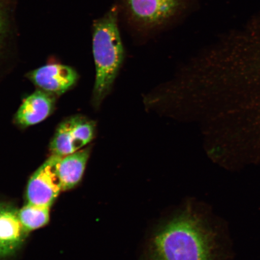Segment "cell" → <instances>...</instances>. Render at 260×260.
Returning a JSON list of instances; mask_svg holds the SVG:
<instances>
[{"label": "cell", "mask_w": 260, "mask_h": 260, "mask_svg": "<svg viewBox=\"0 0 260 260\" xmlns=\"http://www.w3.org/2000/svg\"><path fill=\"white\" fill-rule=\"evenodd\" d=\"M216 246L206 217L187 204L155 228L141 260H216Z\"/></svg>", "instance_id": "6da1fadb"}, {"label": "cell", "mask_w": 260, "mask_h": 260, "mask_svg": "<svg viewBox=\"0 0 260 260\" xmlns=\"http://www.w3.org/2000/svg\"><path fill=\"white\" fill-rule=\"evenodd\" d=\"M120 12L115 4L92 24V50L96 77L92 102L98 108L112 89L125 58L119 28Z\"/></svg>", "instance_id": "7a4b0ae2"}, {"label": "cell", "mask_w": 260, "mask_h": 260, "mask_svg": "<svg viewBox=\"0 0 260 260\" xmlns=\"http://www.w3.org/2000/svg\"><path fill=\"white\" fill-rule=\"evenodd\" d=\"M194 0H116L130 31L146 38L170 27L187 15Z\"/></svg>", "instance_id": "3957f363"}, {"label": "cell", "mask_w": 260, "mask_h": 260, "mask_svg": "<svg viewBox=\"0 0 260 260\" xmlns=\"http://www.w3.org/2000/svg\"><path fill=\"white\" fill-rule=\"evenodd\" d=\"M96 123L82 116H75L61 122L50 143L52 155L64 157L82 149L95 138Z\"/></svg>", "instance_id": "277c9868"}, {"label": "cell", "mask_w": 260, "mask_h": 260, "mask_svg": "<svg viewBox=\"0 0 260 260\" xmlns=\"http://www.w3.org/2000/svg\"><path fill=\"white\" fill-rule=\"evenodd\" d=\"M60 157L51 155L32 175L26 191L28 203L51 207L62 191L57 172Z\"/></svg>", "instance_id": "5b68a950"}, {"label": "cell", "mask_w": 260, "mask_h": 260, "mask_svg": "<svg viewBox=\"0 0 260 260\" xmlns=\"http://www.w3.org/2000/svg\"><path fill=\"white\" fill-rule=\"evenodd\" d=\"M28 79L41 90L51 95H62L78 80L76 71L69 66L51 64L38 68L28 75Z\"/></svg>", "instance_id": "8992f818"}, {"label": "cell", "mask_w": 260, "mask_h": 260, "mask_svg": "<svg viewBox=\"0 0 260 260\" xmlns=\"http://www.w3.org/2000/svg\"><path fill=\"white\" fill-rule=\"evenodd\" d=\"M51 94L38 90L24 100L15 115V122L21 127L35 125L46 119L55 106L54 97Z\"/></svg>", "instance_id": "52a82bcc"}, {"label": "cell", "mask_w": 260, "mask_h": 260, "mask_svg": "<svg viewBox=\"0 0 260 260\" xmlns=\"http://www.w3.org/2000/svg\"><path fill=\"white\" fill-rule=\"evenodd\" d=\"M25 233L18 212L0 204V246L6 256L14 253L21 245Z\"/></svg>", "instance_id": "ba28073f"}, {"label": "cell", "mask_w": 260, "mask_h": 260, "mask_svg": "<svg viewBox=\"0 0 260 260\" xmlns=\"http://www.w3.org/2000/svg\"><path fill=\"white\" fill-rule=\"evenodd\" d=\"M90 153V148H87L60 157L57 164V172L62 191L70 190L79 183L85 171Z\"/></svg>", "instance_id": "9c48e42d"}, {"label": "cell", "mask_w": 260, "mask_h": 260, "mask_svg": "<svg viewBox=\"0 0 260 260\" xmlns=\"http://www.w3.org/2000/svg\"><path fill=\"white\" fill-rule=\"evenodd\" d=\"M50 207L27 203L18 211L24 232H30L47 225L50 220Z\"/></svg>", "instance_id": "30bf717a"}, {"label": "cell", "mask_w": 260, "mask_h": 260, "mask_svg": "<svg viewBox=\"0 0 260 260\" xmlns=\"http://www.w3.org/2000/svg\"><path fill=\"white\" fill-rule=\"evenodd\" d=\"M15 0H0V37L8 31L11 24Z\"/></svg>", "instance_id": "8fae6325"}, {"label": "cell", "mask_w": 260, "mask_h": 260, "mask_svg": "<svg viewBox=\"0 0 260 260\" xmlns=\"http://www.w3.org/2000/svg\"><path fill=\"white\" fill-rule=\"evenodd\" d=\"M6 256L4 251H3L1 246H0V258H5Z\"/></svg>", "instance_id": "7c38bea8"}]
</instances>
